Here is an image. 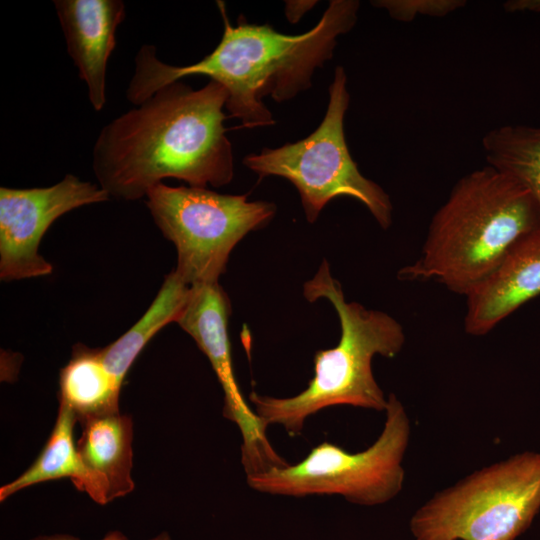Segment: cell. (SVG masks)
Masks as SVG:
<instances>
[{
    "label": "cell",
    "instance_id": "ffe728a7",
    "mask_svg": "<svg viewBox=\"0 0 540 540\" xmlns=\"http://www.w3.org/2000/svg\"><path fill=\"white\" fill-rule=\"evenodd\" d=\"M316 3V1H286L285 15L290 23H297Z\"/></svg>",
    "mask_w": 540,
    "mask_h": 540
},
{
    "label": "cell",
    "instance_id": "30bf717a",
    "mask_svg": "<svg viewBox=\"0 0 540 540\" xmlns=\"http://www.w3.org/2000/svg\"><path fill=\"white\" fill-rule=\"evenodd\" d=\"M99 186L66 174L43 188H0V279L46 276L53 266L42 257L39 244L50 225L69 211L109 200Z\"/></svg>",
    "mask_w": 540,
    "mask_h": 540
},
{
    "label": "cell",
    "instance_id": "5b68a950",
    "mask_svg": "<svg viewBox=\"0 0 540 540\" xmlns=\"http://www.w3.org/2000/svg\"><path fill=\"white\" fill-rule=\"evenodd\" d=\"M540 511V452L486 466L419 507L415 540H515Z\"/></svg>",
    "mask_w": 540,
    "mask_h": 540
},
{
    "label": "cell",
    "instance_id": "3957f363",
    "mask_svg": "<svg viewBox=\"0 0 540 540\" xmlns=\"http://www.w3.org/2000/svg\"><path fill=\"white\" fill-rule=\"evenodd\" d=\"M538 229L540 210L528 190L486 165L457 181L433 215L419 257L398 278L436 281L465 296Z\"/></svg>",
    "mask_w": 540,
    "mask_h": 540
},
{
    "label": "cell",
    "instance_id": "9a60e30c",
    "mask_svg": "<svg viewBox=\"0 0 540 540\" xmlns=\"http://www.w3.org/2000/svg\"><path fill=\"white\" fill-rule=\"evenodd\" d=\"M121 385L105 367L100 349L77 343L60 370L59 403L73 410L78 421L118 412Z\"/></svg>",
    "mask_w": 540,
    "mask_h": 540
},
{
    "label": "cell",
    "instance_id": "4fadbf2b",
    "mask_svg": "<svg viewBox=\"0 0 540 540\" xmlns=\"http://www.w3.org/2000/svg\"><path fill=\"white\" fill-rule=\"evenodd\" d=\"M80 422L83 428L76 444L77 451L100 485L106 502L130 493L134 489L131 417L118 411Z\"/></svg>",
    "mask_w": 540,
    "mask_h": 540
},
{
    "label": "cell",
    "instance_id": "44dd1931",
    "mask_svg": "<svg viewBox=\"0 0 540 540\" xmlns=\"http://www.w3.org/2000/svg\"><path fill=\"white\" fill-rule=\"evenodd\" d=\"M506 12H535L540 13V0H509L503 4Z\"/></svg>",
    "mask_w": 540,
    "mask_h": 540
},
{
    "label": "cell",
    "instance_id": "52a82bcc",
    "mask_svg": "<svg viewBox=\"0 0 540 540\" xmlns=\"http://www.w3.org/2000/svg\"><path fill=\"white\" fill-rule=\"evenodd\" d=\"M384 428L366 450L350 453L322 442L294 465L246 475L253 490L279 496L339 495L362 506L385 504L403 487L402 462L410 439V420L401 401L390 394Z\"/></svg>",
    "mask_w": 540,
    "mask_h": 540
},
{
    "label": "cell",
    "instance_id": "9c48e42d",
    "mask_svg": "<svg viewBox=\"0 0 540 540\" xmlns=\"http://www.w3.org/2000/svg\"><path fill=\"white\" fill-rule=\"evenodd\" d=\"M231 303L219 282L190 286L176 322L206 355L224 392L223 415L242 435L241 462L246 475L282 468L288 463L269 442L265 422L245 401L234 376L228 321Z\"/></svg>",
    "mask_w": 540,
    "mask_h": 540
},
{
    "label": "cell",
    "instance_id": "d6986e66",
    "mask_svg": "<svg viewBox=\"0 0 540 540\" xmlns=\"http://www.w3.org/2000/svg\"><path fill=\"white\" fill-rule=\"evenodd\" d=\"M31 540H80L79 538L69 534H53V535H39ZM101 540H129L126 535L120 531H110ZM149 540H172L171 536L167 532H161Z\"/></svg>",
    "mask_w": 540,
    "mask_h": 540
},
{
    "label": "cell",
    "instance_id": "6da1fadb",
    "mask_svg": "<svg viewBox=\"0 0 540 540\" xmlns=\"http://www.w3.org/2000/svg\"><path fill=\"white\" fill-rule=\"evenodd\" d=\"M227 98L216 81L194 90L179 80L111 120L92 150L99 186L109 197L133 201L166 178L192 187L229 184L234 162L224 126Z\"/></svg>",
    "mask_w": 540,
    "mask_h": 540
},
{
    "label": "cell",
    "instance_id": "ac0fdd59",
    "mask_svg": "<svg viewBox=\"0 0 540 540\" xmlns=\"http://www.w3.org/2000/svg\"><path fill=\"white\" fill-rule=\"evenodd\" d=\"M464 0H377L372 5L385 9L391 18L410 22L417 16L443 17L463 6Z\"/></svg>",
    "mask_w": 540,
    "mask_h": 540
},
{
    "label": "cell",
    "instance_id": "7a4b0ae2",
    "mask_svg": "<svg viewBox=\"0 0 540 540\" xmlns=\"http://www.w3.org/2000/svg\"><path fill=\"white\" fill-rule=\"evenodd\" d=\"M217 3L224 32L215 49L194 64L173 66L157 57L155 46L143 45L126 90L129 102L139 105L170 83L203 75L226 88L225 108L245 127L273 125L262 99L271 96L283 102L309 89L314 71L332 58L337 38L356 24L360 7L356 0H332L313 28L287 35L269 24H250L242 16L233 26L224 3Z\"/></svg>",
    "mask_w": 540,
    "mask_h": 540
},
{
    "label": "cell",
    "instance_id": "8992f818",
    "mask_svg": "<svg viewBox=\"0 0 540 540\" xmlns=\"http://www.w3.org/2000/svg\"><path fill=\"white\" fill-rule=\"evenodd\" d=\"M347 76L338 66L329 87V103L319 126L306 138L244 157L243 164L260 178L280 176L298 190L307 221L313 223L337 197L361 202L377 223L388 229L393 205L389 195L358 169L349 152L344 118L350 102Z\"/></svg>",
    "mask_w": 540,
    "mask_h": 540
},
{
    "label": "cell",
    "instance_id": "277c9868",
    "mask_svg": "<svg viewBox=\"0 0 540 540\" xmlns=\"http://www.w3.org/2000/svg\"><path fill=\"white\" fill-rule=\"evenodd\" d=\"M303 293L309 302L327 299L340 321L341 336L331 349L314 356V376L307 388L292 397L249 394L254 412L267 426H282L290 436L301 434L310 416L337 405L385 411L388 398L375 380V355L392 358L405 343L402 325L389 314L347 302L341 284L331 276L324 260Z\"/></svg>",
    "mask_w": 540,
    "mask_h": 540
},
{
    "label": "cell",
    "instance_id": "ba28073f",
    "mask_svg": "<svg viewBox=\"0 0 540 540\" xmlns=\"http://www.w3.org/2000/svg\"><path fill=\"white\" fill-rule=\"evenodd\" d=\"M146 197L155 224L176 247L174 271L189 286L218 282L237 243L276 213L274 203L249 201L247 195L163 182Z\"/></svg>",
    "mask_w": 540,
    "mask_h": 540
},
{
    "label": "cell",
    "instance_id": "5bb4252c",
    "mask_svg": "<svg viewBox=\"0 0 540 540\" xmlns=\"http://www.w3.org/2000/svg\"><path fill=\"white\" fill-rule=\"evenodd\" d=\"M76 414L59 403L58 416L53 430L33 464L19 477L0 488V501L34 484L70 478L74 486L87 493L96 503L107 504L97 480L84 466L73 438Z\"/></svg>",
    "mask_w": 540,
    "mask_h": 540
},
{
    "label": "cell",
    "instance_id": "e0dca14e",
    "mask_svg": "<svg viewBox=\"0 0 540 540\" xmlns=\"http://www.w3.org/2000/svg\"><path fill=\"white\" fill-rule=\"evenodd\" d=\"M482 149L487 165L521 184L540 210V127H497L485 134Z\"/></svg>",
    "mask_w": 540,
    "mask_h": 540
},
{
    "label": "cell",
    "instance_id": "2e32d148",
    "mask_svg": "<svg viewBox=\"0 0 540 540\" xmlns=\"http://www.w3.org/2000/svg\"><path fill=\"white\" fill-rule=\"evenodd\" d=\"M189 292L190 286L175 271H171L137 323L116 341L100 349L105 367L121 384L128 369L150 339L170 322H176Z\"/></svg>",
    "mask_w": 540,
    "mask_h": 540
},
{
    "label": "cell",
    "instance_id": "8fae6325",
    "mask_svg": "<svg viewBox=\"0 0 540 540\" xmlns=\"http://www.w3.org/2000/svg\"><path fill=\"white\" fill-rule=\"evenodd\" d=\"M67 53L88 88L92 108L106 103L108 60L116 46V31L125 19L121 0H54Z\"/></svg>",
    "mask_w": 540,
    "mask_h": 540
},
{
    "label": "cell",
    "instance_id": "7c38bea8",
    "mask_svg": "<svg viewBox=\"0 0 540 540\" xmlns=\"http://www.w3.org/2000/svg\"><path fill=\"white\" fill-rule=\"evenodd\" d=\"M540 295V229L522 238L498 266L466 295L465 332L488 334Z\"/></svg>",
    "mask_w": 540,
    "mask_h": 540
}]
</instances>
